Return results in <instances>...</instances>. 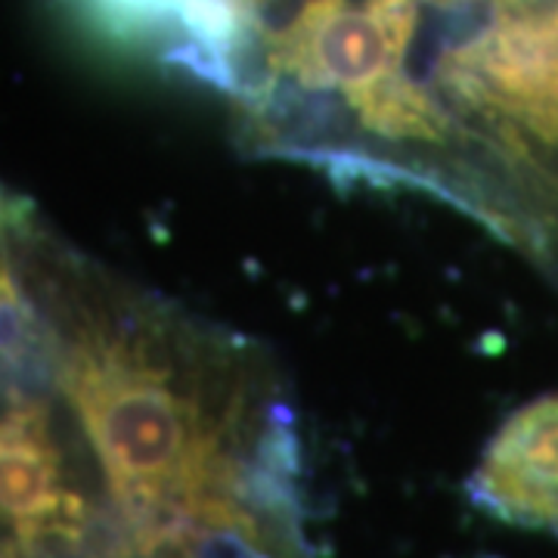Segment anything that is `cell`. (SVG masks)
<instances>
[{"mask_svg":"<svg viewBox=\"0 0 558 558\" xmlns=\"http://www.w3.org/2000/svg\"><path fill=\"white\" fill-rule=\"evenodd\" d=\"M236 3H242V7H248V3H264V0H236Z\"/></svg>","mask_w":558,"mask_h":558,"instance_id":"5b68a950","label":"cell"},{"mask_svg":"<svg viewBox=\"0 0 558 558\" xmlns=\"http://www.w3.org/2000/svg\"><path fill=\"white\" fill-rule=\"evenodd\" d=\"M465 494L490 519L558 537V395L524 403L499 425Z\"/></svg>","mask_w":558,"mask_h":558,"instance_id":"7a4b0ae2","label":"cell"},{"mask_svg":"<svg viewBox=\"0 0 558 558\" xmlns=\"http://www.w3.org/2000/svg\"><path fill=\"white\" fill-rule=\"evenodd\" d=\"M3 519L25 553L44 543H75L87 524V506L62 481V457L47 410L16 395L3 410L0 438Z\"/></svg>","mask_w":558,"mask_h":558,"instance_id":"3957f363","label":"cell"},{"mask_svg":"<svg viewBox=\"0 0 558 558\" xmlns=\"http://www.w3.org/2000/svg\"><path fill=\"white\" fill-rule=\"evenodd\" d=\"M44 336L143 556L211 531L264 539L255 506L282 509L286 475L223 447L233 413L211 400L236 373L230 348L161 307L81 295Z\"/></svg>","mask_w":558,"mask_h":558,"instance_id":"6da1fadb","label":"cell"},{"mask_svg":"<svg viewBox=\"0 0 558 558\" xmlns=\"http://www.w3.org/2000/svg\"><path fill=\"white\" fill-rule=\"evenodd\" d=\"M109 35L128 40L183 32L186 57L211 81H233V53L242 40V3L236 0H78Z\"/></svg>","mask_w":558,"mask_h":558,"instance_id":"277c9868","label":"cell"}]
</instances>
